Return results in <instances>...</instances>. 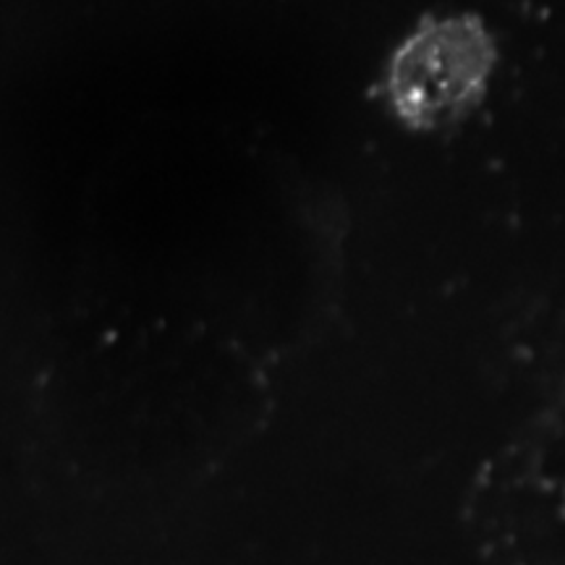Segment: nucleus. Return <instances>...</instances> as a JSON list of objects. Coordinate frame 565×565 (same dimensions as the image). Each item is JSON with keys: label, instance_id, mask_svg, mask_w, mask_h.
<instances>
[{"label": "nucleus", "instance_id": "obj_1", "mask_svg": "<svg viewBox=\"0 0 565 565\" xmlns=\"http://www.w3.org/2000/svg\"><path fill=\"white\" fill-rule=\"evenodd\" d=\"M492 63V40L477 19L424 21L393 55L387 95L398 118L419 129L456 121L482 97Z\"/></svg>", "mask_w": 565, "mask_h": 565}]
</instances>
